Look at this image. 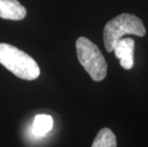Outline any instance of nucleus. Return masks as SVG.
I'll use <instances>...</instances> for the list:
<instances>
[{"label":"nucleus","instance_id":"423d86ee","mask_svg":"<svg viewBox=\"0 0 148 147\" xmlns=\"http://www.w3.org/2000/svg\"><path fill=\"white\" fill-rule=\"evenodd\" d=\"M53 120L49 115H37L34 118L33 131L37 136H44L49 133L53 128Z\"/></svg>","mask_w":148,"mask_h":147},{"label":"nucleus","instance_id":"f03ea898","mask_svg":"<svg viewBox=\"0 0 148 147\" xmlns=\"http://www.w3.org/2000/svg\"><path fill=\"white\" fill-rule=\"evenodd\" d=\"M145 27L140 18L134 14H121L106 23L103 30V41L107 52H113L118 40L125 34L145 36Z\"/></svg>","mask_w":148,"mask_h":147},{"label":"nucleus","instance_id":"0eeeda50","mask_svg":"<svg viewBox=\"0 0 148 147\" xmlns=\"http://www.w3.org/2000/svg\"><path fill=\"white\" fill-rule=\"evenodd\" d=\"M92 147H116L115 134L108 128H103L99 131Z\"/></svg>","mask_w":148,"mask_h":147},{"label":"nucleus","instance_id":"20e7f679","mask_svg":"<svg viewBox=\"0 0 148 147\" xmlns=\"http://www.w3.org/2000/svg\"><path fill=\"white\" fill-rule=\"evenodd\" d=\"M134 39L126 37L118 40L113 50L116 57L119 59L121 66L125 70H130L134 66Z\"/></svg>","mask_w":148,"mask_h":147},{"label":"nucleus","instance_id":"7ed1b4c3","mask_svg":"<svg viewBox=\"0 0 148 147\" xmlns=\"http://www.w3.org/2000/svg\"><path fill=\"white\" fill-rule=\"evenodd\" d=\"M77 55L80 64L92 79L101 81L107 75V63L99 47L84 36L75 42Z\"/></svg>","mask_w":148,"mask_h":147},{"label":"nucleus","instance_id":"f257e3e1","mask_svg":"<svg viewBox=\"0 0 148 147\" xmlns=\"http://www.w3.org/2000/svg\"><path fill=\"white\" fill-rule=\"evenodd\" d=\"M0 64L25 80L36 79L40 75V69L33 57L7 43H0Z\"/></svg>","mask_w":148,"mask_h":147},{"label":"nucleus","instance_id":"39448f33","mask_svg":"<svg viewBox=\"0 0 148 147\" xmlns=\"http://www.w3.org/2000/svg\"><path fill=\"white\" fill-rule=\"evenodd\" d=\"M27 11L17 0H0V17L9 20H21Z\"/></svg>","mask_w":148,"mask_h":147}]
</instances>
